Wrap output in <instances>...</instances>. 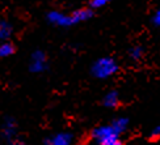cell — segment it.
Here are the masks:
<instances>
[{"instance_id":"cell-1","label":"cell","mask_w":160,"mask_h":145,"mask_svg":"<svg viewBox=\"0 0 160 145\" xmlns=\"http://www.w3.org/2000/svg\"><path fill=\"white\" fill-rule=\"evenodd\" d=\"M93 11L91 8H82L76 9L72 13H63L59 11H50L46 18L48 21L55 26H61V28H70L72 25H76L79 22L87 21V20L92 18Z\"/></svg>"},{"instance_id":"cell-2","label":"cell","mask_w":160,"mask_h":145,"mask_svg":"<svg viewBox=\"0 0 160 145\" xmlns=\"http://www.w3.org/2000/svg\"><path fill=\"white\" fill-rule=\"evenodd\" d=\"M119 69V65L117 60L112 56H102L98 58L91 67V73L93 77L100 78V80H105L112 76H114Z\"/></svg>"},{"instance_id":"cell-3","label":"cell","mask_w":160,"mask_h":145,"mask_svg":"<svg viewBox=\"0 0 160 145\" xmlns=\"http://www.w3.org/2000/svg\"><path fill=\"white\" fill-rule=\"evenodd\" d=\"M92 139L96 145H125L110 124L95 128L92 131Z\"/></svg>"},{"instance_id":"cell-4","label":"cell","mask_w":160,"mask_h":145,"mask_svg":"<svg viewBox=\"0 0 160 145\" xmlns=\"http://www.w3.org/2000/svg\"><path fill=\"white\" fill-rule=\"evenodd\" d=\"M48 69V56L42 50H36L32 52L29 60V71L33 73H42Z\"/></svg>"},{"instance_id":"cell-5","label":"cell","mask_w":160,"mask_h":145,"mask_svg":"<svg viewBox=\"0 0 160 145\" xmlns=\"http://www.w3.org/2000/svg\"><path fill=\"white\" fill-rule=\"evenodd\" d=\"M74 135L71 132H58L43 140V145H72Z\"/></svg>"},{"instance_id":"cell-6","label":"cell","mask_w":160,"mask_h":145,"mask_svg":"<svg viewBox=\"0 0 160 145\" xmlns=\"http://www.w3.org/2000/svg\"><path fill=\"white\" fill-rule=\"evenodd\" d=\"M17 133V123L13 118H5L2 126V135L5 140L12 141L15 140V136Z\"/></svg>"},{"instance_id":"cell-7","label":"cell","mask_w":160,"mask_h":145,"mask_svg":"<svg viewBox=\"0 0 160 145\" xmlns=\"http://www.w3.org/2000/svg\"><path fill=\"white\" fill-rule=\"evenodd\" d=\"M12 34H13V25L8 20L0 18V43L8 42Z\"/></svg>"},{"instance_id":"cell-8","label":"cell","mask_w":160,"mask_h":145,"mask_svg":"<svg viewBox=\"0 0 160 145\" xmlns=\"http://www.w3.org/2000/svg\"><path fill=\"white\" fill-rule=\"evenodd\" d=\"M102 103H104V106L108 107V109L117 107L119 105V94H118V91H116V90L108 91V93H106L104 96V98H102Z\"/></svg>"},{"instance_id":"cell-9","label":"cell","mask_w":160,"mask_h":145,"mask_svg":"<svg viewBox=\"0 0 160 145\" xmlns=\"http://www.w3.org/2000/svg\"><path fill=\"white\" fill-rule=\"evenodd\" d=\"M110 126L113 127V129H114L119 136H121L125 131L128 129V127H129V119H128V118H125V116L117 118V119H114L110 123Z\"/></svg>"},{"instance_id":"cell-10","label":"cell","mask_w":160,"mask_h":145,"mask_svg":"<svg viewBox=\"0 0 160 145\" xmlns=\"http://www.w3.org/2000/svg\"><path fill=\"white\" fill-rule=\"evenodd\" d=\"M15 44L8 42H2L0 43V58H9L15 54Z\"/></svg>"},{"instance_id":"cell-11","label":"cell","mask_w":160,"mask_h":145,"mask_svg":"<svg viewBox=\"0 0 160 145\" xmlns=\"http://www.w3.org/2000/svg\"><path fill=\"white\" fill-rule=\"evenodd\" d=\"M143 54H144V49L142 47V46H132V47L129 50V58L131 59V60L134 62H138L141 60V59L143 58Z\"/></svg>"},{"instance_id":"cell-12","label":"cell","mask_w":160,"mask_h":145,"mask_svg":"<svg viewBox=\"0 0 160 145\" xmlns=\"http://www.w3.org/2000/svg\"><path fill=\"white\" fill-rule=\"evenodd\" d=\"M109 2L110 0H89V7L93 11V9H97V8H102V7H105Z\"/></svg>"},{"instance_id":"cell-13","label":"cell","mask_w":160,"mask_h":145,"mask_svg":"<svg viewBox=\"0 0 160 145\" xmlns=\"http://www.w3.org/2000/svg\"><path fill=\"white\" fill-rule=\"evenodd\" d=\"M150 139H152V140L160 139V124H158V126H155L154 128L151 129V132H150Z\"/></svg>"},{"instance_id":"cell-14","label":"cell","mask_w":160,"mask_h":145,"mask_svg":"<svg viewBox=\"0 0 160 145\" xmlns=\"http://www.w3.org/2000/svg\"><path fill=\"white\" fill-rule=\"evenodd\" d=\"M152 24H154L155 26H158V28H160V7L155 11V13L152 15V18H151Z\"/></svg>"},{"instance_id":"cell-15","label":"cell","mask_w":160,"mask_h":145,"mask_svg":"<svg viewBox=\"0 0 160 145\" xmlns=\"http://www.w3.org/2000/svg\"><path fill=\"white\" fill-rule=\"evenodd\" d=\"M9 145H26L22 140H18V139H15V140H12L9 141Z\"/></svg>"}]
</instances>
